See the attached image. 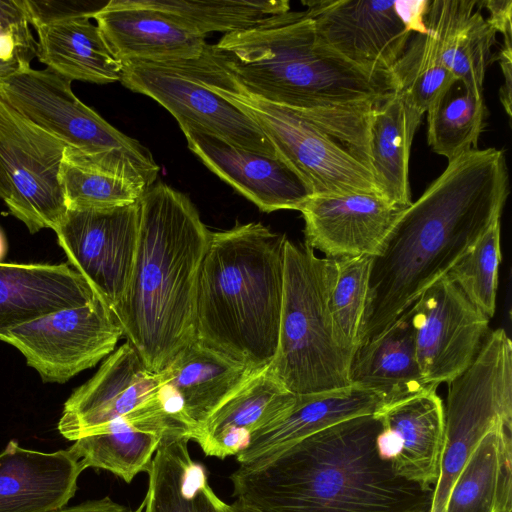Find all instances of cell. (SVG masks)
<instances>
[{
    "label": "cell",
    "instance_id": "obj_1",
    "mask_svg": "<svg viewBox=\"0 0 512 512\" xmlns=\"http://www.w3.org/2000/svg\"><path fill=\"white\" fill-rule=\"evenodd\" d=\"M508 188L502 150L477 149L448 162L373 257L359 345L391 326L501 219Z\"/></svg>",
    "mask_w": 512,
    "mask_h": 512
},
{
    "label": "cell",
    "instance_id": "obj_2",
    "mask_svg": "<svg viewBox=\"0 0 512 512\" xmlns=\"http://www.w3.org/2000/svg\"><path fill=\"white\" fill-rule=\"evenodd\" d=\"M212 46L246 91L310 120L371 172L370 114L393 90L392 80L366 73L329 48L306 11L275 15Z\"/></svg>",
    "mask_w": 512,
    "mask_h": 512
},
{
    "label": "cell",
    "instance_id": "obj_3",
    "mask_svg": "<svg viewBox=\"0 0 512 512\" xmlns=\"http://www.w3.org/2000/svg\"><path fill=\"white\" fill-rule=\"evenodd\" d=\"M374 414L350 418L229 476L233 495L260 512H428L433 490L380 458Z\"/></svg>",
    "mask_w": 512,
    "mask_h": 512
},
{
    "label": "cell",
    "instance_id": "obj_4",
    "mask_svg": "<svg viewBox=\"0 0 512 512\" xmlns=\"http://www.w3.org/2000/svg\"><path fill=\"white\" fill-rule=\"evenodd\" d=\"M133 270L114 316L153 373L165 369L194 336L199 269L211 232L191 200L162 182L138 199Z\"/></svg>",
    "mask_w": 512,
    "mask_h": 512
},
{
    "label": "cell",
    "instance_id": "obj_5",
    "mask_svg": "<svg viewBox=\"0 0 512 512\" xmlns=\"http://www.w3.org/2000/svg\"><path fill=\"white\" fill-rule=\"evenodd\" d=\"M286 239L259 222L211 232L198 273L195 339L254 371L277 351Z\"/></svg>",
    "mask_w": 512,
    "mask_h": 512
},
{
    "label": "cell",
    "instance_id": "obj_6",
    "mask_svg": "<svg viewBox=\"0 0 512 512\" xmlns=\"http://www.w3.org/2000/svg\"><path fill=\"white\" fill-rule=\"evenodd\" d=\"M335 275L334 259L286 239L278 346L268 368L295 395L351 386L354 352L342 341L329 305Z\"/></svg>",
    "mask_w": 512,
    "mask_h": 512
},
{
    "label": "cell",
    "instance_id": "obj_7",
    "mask_svg": "<svg viewBox=\"0 0 512 512\" xmlns=\"http://www.w3.org/2000/svg\"><path fill=\"white\" fill-rule=\"evenodd\" d=\"M71 82L20 60L12 73L0 78V98L61 140L78 162L124 178L144 192L159 173L152 154L84 104L73 93Z\"/></svg>",
    "mask_w": 512,
    "mask_h": 512
},
{
    "label": "cell",
    "instance_id": "obj_8",
    "mask_svg": "<svg viewBox=\"0 0 512 512\" xmlns=\"http://www.w3.org/2000/svg\"><path fill=\"white\" fill-rule=\"evenodd\" d=\"M186 63L208 88L258 125L278 157L302 179L312 196H383L370 170L338 141L295 111L246 91L222 65L212 45L207 44L199 58Z\"/></svg>",
    "mask_w": 512,
    "mask_h": 512
},
{
    "label": "cell",
    "instance_id": "obj_9",
    "mask_svg": "<svg viewBox=\"0 0 512 512\" xmlns=\"http://www.w3.org/2000/svg\"><path fill=\"white\" fill-rule=\"evenodd\" d=\"M439 478L428 512H443L467 459L494 427H512V343L504 329L486 336L471 365L448 383Z\"/></svg>",
    "mask_w": 512,
    "mask_h": 512
},
{
    "label": "cell",
    "instance_id": "obj_10",
    "mask_svg": "<svg viewBox=\"0 0 512 512\" xmlns=\"http://www.w3.org/2000/svg\"><path fill=\"white\" fill-rule=\"evenodd\" d=\"M322 42L366 73L391 79L410 38L426 32L429 0H309Z\"/></svg>",
    "mask_w": 512,
    "mask_h": 512
},
{
    "label": "cell",
    "instance_id": "obj_11",
    "mask_svg": "<svg viewBox=\"0 0 512 512\" xmlns=\"http://www.w3.org/2000/svg\"><path fill=\"white\" fill-rule=\"evenodd\" d=\"M120 82L163 106L180 128L190 127L244 150L278 157L258 125L244 112L208 88L185 60L123 62Z\"/></svg>",
    "mask_w": 512,
    "mask_h": 512
},
{
    "label": "cell",
    "instance_id": "obj_12",
    "mask_svg": "<svg viewBox=\"0 0 512 512\" xmlns=\"http://www.w3.org/2000/svg\"><path fill=\"white\" fill-rule=\"evenodd\" d=\"M122 336L112 312L95 297L13 328L0 341L18 349L44 383L63 384L109 356Z\"/></svg>",
    "mask_w": 512,
    "mask_h": 512
},
{
    "label": "cell",
    "instance_id": "obj_13",
    "mask_svg": "<svg viewBox=\"0 0 512 512\" xmlns=\"http://www.w3.org/2000/svg\"><path fill=\"white\" fill-rule=\"evenodd\" d=\"M67 146L0 98V169L10 185V214L34 234L54 230L67 208L58 180Z\"/></svg>",
    "mask_w": 512,
    "mask_h": 512
},
{
    "label": "cell",
    "instance_id": "obj_14",
    "mask_svg": "<svg viewBox=\"0 0 512 512\" xmlns=\"http://www.w3.org/2000/svg\"><path fill=\"white\" fill-rule=\"evenodd\" d=\"M53 231L67 263L114 315L134 266L138 201L108 209L67 210Z\"/></svg>",
    "mask_w": 512,
    "mask_h": 512
},
{
    "label": "cell",
    "instance_id": "obj_15",
    "mask_svg": "<svg viewBox=\"0 0 512 512\" xmlns=\"http://www.w3.org/2000/svg\"><path fill=\"white\" fill-rule=\"evenodd\" d=\"M408 312L417 362L431 387L461 375L488 335L490 319L446 275L426 289Z\"/></svg>",
    "mask_w": 512,
    "mask_h": 512
},
{
    "label": "cell",
    "instance_id": "obj_16",
    "mask_svg": "<svg viewBox=\"0 0 512 512\" xmlns=\"http://www.w3.org/2000/svg\"><path fill=\"white\" fill-rule=\"evenodd\" d=\"M161 385L160 372L148 370L126 341L65 401L57 429L67 440L76 441L154 402Z\"/></svg>",
    "mask_w": 512,
    "mask_h": 512
},
{
    "label": "cell",
    "instance_id": "obj_17",
    "mask_svg": "<svg viewBox=\"0 0 512 512\" xmlns=\"http://www.w3.org/2000/svg\"><path fill=\"white\" fill-rule=\"evenodd\" d=\"M405 208L383 196H312L302 206L305 244L326 258L376 256Z\"/></svg>",
    "mask_w": 512,
    "mask_h": 512
},
{
    "label": "cell",
    "instance_id": "obj_18",
    "mask_svg": "<svg viewBox=\"0 0 512 512\" xmlns=\"http://www.w3.org/2000/svg\"><path fill=\"white\" fill-rule=\"evenodd\" d=\"M374 415L381 423L376 438L380 458L398 476L433 490L439 478L445 424L436 390L385 404Z\"/></svg>",
    "mask_w": 512,
    "mask_h": 512
},
{
    "label": "cell",
    "instance_id": "obj_19",
    "mask_svg": "<svg viewBox=\"0 0 512 512\" xmlns=\"http://www.w3.org/2000/svg\"><path fill=\"white\" fill-rule=\"evenodd\" d=\"M202 163L260 210H298L312 197L302 179L279 157L248 151L190 127H181Z\"/></svg>",
    "mask_w": 512,
    "mask_h": 512
},
{
    "label": "cell",
    "instance_id": "obj_20",
    "mask_svg": "<svg viewBox=\"0 0 512 512\" xmlns=\"http://www.w3.org/2000/svg\"><path fill=\"white\" fill-rule=\"evenodd\" d=\"M85 469L68 448L42 452L10 440L0 453V512H53L68 505Z\"/></svg>",
    "mask_w": 512,
    "mask_h": 512
},
{
    "label": "cell",
    "instance_id": "obj_21",
    "mask_svg": "<svg viewBox=\"0 0 512 512\" xmlns=\"http://www.w3.org/2000/svg\"><path fill=\"white\" fill-rule=\"evenodd\" d=\"M113 55L122 63L192 60L207 45L205 37L179 27L135 0H111L93 13Z\"/></svg>",
    "mask_w": 512,
    "mask_h": 512
},
{
    "label": "cell",
    "instance_id": "obj_22",
    "mask_svg": "<svg viewBox=\"0 0 512 512\" xmlns=\"http://www.w3.org/2000/svg\"><path fill=\"white\" fill-rule=\"evenodd\" d=\"M98 297L68 263L0 262V335Z\"/></svg>",
    "mask_w": 512,
    "mask_h": 512
},
{
    "label": "cell",
    "instance_id": "obj_23",
    "mask_svg": "<svg viewBox=\"0 0 512 512\" xmlns=\"http://www.w3.org/2000/svg\"><path fill=\"white\" fill-rule=\"evenodd\" d=\"M385 404L382 396L359 386L308 395H297L291 410L256 432L236 455L240 465L262 462L299 441L341 421L376 413Z\"/></svg>",
    "mask_w": 512,
    "mask_h": 512
},
{
    "label": "cell",
    "instance_id": "obj_24",
    "mask_svg": "<svg viewBox=\"0 0 512 512\" xmlns=\"http://www.w3.org/2000/svg\"><path fill=\"white\" fill-rule=\"evenodd\" d=\"M296 400L297 395L288 391L267 366L209 418L195 441L207 456H236L256 432L288 413Z\"/></svg>",
    "mask_w": 512,
    "mask_h": 512
},
{
    "label": "cell",
    "instance_id": "obj_25",
    "mask_svg": "<svg viewBox=\"0 0 512 512\" xmlns=\"http://www.w3.org/2000/svg\"><path fill=\"white\" fill-rule=\"evenodd\" d=\"M258 372L194 339L160 374L181 400L195 441L209 418Z\"/></svg>",
    "mask_w": 512,
    "mask_h": 512
},
{
    "label": "cell",
    "instance_id": "obj_26",
    "mask_svg": "<svg viewBox=\"0 0 512 512\" xmlns=\"http://www.w3.org/2000/svg\"><path fill=\"white\" fill-rule=\"evenodd\" d=\"M78 14L33 24L37 59L70 80L96 84L120 81L123 64L111 52L101 31Z\"/></svg>",
    "mask_w": 512,
    "mask_h": 512
},
{
    "label": "cell",
    "instance_id": "obj_27",
    "mask_svg": "<svg viewBox=\"0 0 512 512\" xmlns=\"http://www.w3.org/2000/svg\"><path fill=\"white\" fill-rule=\"evenodd\" d=\"M482 9L479 0H429L425 16L444 66L453 77L480 93L497 33Z\"/></svg>",
    "mask_w": 512,
    "mask_h": 512
},
{
    "label": "cell",
    "instance_id": "obj_28",
    "mask_svg": "<svg viewBox=\"0 0 512 512\" xmlns=\"http://www.w3.org/2000/svg\"><path fill=\"white\" fill-rule=\"evenodd\" d=\"M349 378L351 385L380 394L385 404L436 390L421 374L408 310L383 333L357 347Z\"/></svg>",
    "mask_w": 512,
    "mask_h": 512
},
{
    "label": "cell",
    "instance_id": "obj_29",
    "mask_svg": "<svg viewBox=\"0 0 512 512\" xmlns=\"http://www.w3.org/2000/svg\"><path fill=\"white\" fill-rule=\"evenodd\" d=\"M190 436L167 431L149 470L144 512H228L208 482L206 467L191 458Z\"/></svg>",
    "mask_w": 512,
    "mask_h": 512
},
{
    "label": "cell",
    "instance_id": "obj_30",
    "mask_svg": "<svg viewBox=\"0 0 512 512\" xmlns=\"http://www.w3.org/2000/svg\"><path fill=\"white\" fill-rule=\"evenodd\" d=\"M421 118L395 90L380 97L370 114L371 173L383 197L403 208L412 203L409 159Z\"/></svg>",
    "mask_w": 512,
    "mask_h": 512
},
{
    "label": "cell",
    "instance_id": "obj_31",
    "mask_svg": "<svg viewBox=\"0 0 512 512\" xmlns=\"http://www.w3.org/2000/svg\"><path fill=\"white\" fill-rule=\"evenodd\" d=\"M511 428L500 424L482 438L454 481L443 512H511Z\"/></svg>",
    "mask_w": 512,
    "mask_h": 512
},
{
    "label": "cell",
    "instance_id": "obj_32",
    "mask_svg": "<svg viewBox=\"0 0 512 512\" xmlns=\"http://www.w3.org/2000/svg\"><path fill=\"white\" fill-rule=\"evenodd\" d=\"M171 427L162 421L115 419L69 447L84 469H103L130 483L148 473L163 435ZM185 432V431H184Z\"/></svg>",
    "mask_w": 512,
    "mask_h": 512
},
{
    "label": "cell",
    "instance_id": "obj_33",
    "mask_svg": "<svg viewBox=\"0 0 512 512\" xmlns=\"http://www.w3.org/2000/svg\"><path fill=\"white\" fill-rule=\"evenodd\" d=\"M427 113V141L432 151L448 162L478 149L486 124L483 93L453 77L431 102Z\"/></svg>",
    "mask_w": 512,
    "mask_h": 512
},
{
    "label": "cell",
    "instance_id": "obj_34",
    "mask_svg": "<svg viewBox=\"0 0 512 512\" xmlns=\"http://www.w3.org/2000/svg\"><path fill=\"white\" fill-rule=\"evenodd\" d=\"M179 27L205 37L248 30L291 10L287 0H135Z\"/></svg>",
    "mask_w": 512,
    "mask_h": 512
},
{
    "label": "cell",
    "instance_id": "obj_35",
    "mask_svg": "<svg viewBox=\"0 0 512 512\" xmlns=\"http://www.w3.org/2000/svg\"><path fill=\"white\" fill-rule=\"evenodd\" d=\"M427 29V28H426ZM393 90L423 116L453 78L444 66L437 39L429 29L414 34L391 70Z\"/></svg>",
    "mask_w": 512,
    "mask_h": 512
},
{
    "label": "cell",
    "instance_id": "obj_36",
    "mask_svg": "<svg viewBox=\"0 0 512 512\" xmlns=\"http://www.w3.org/2000/svg\"><path fill=\"white\" fill-rule=\"evenodd\" d=\"M67 210H99L132 204L143 191L128 180L86 166L65 149L58 174Z\"/></svg>",
    "mask_w": 512,
    "mask_h": 512
},
{
    "label": "cell",
    "instance_id": "obj_37",
    "mask_svg": "<svg viewBox=\"0 0 512 512\" xmlns=\"http://www.w3.org/2000/svg\"><path fill=\"white\" fill-rule=\"evenodd\" d=\"M500 219L495 220L446 276L489 319L496 309L501 262Z\"/></svg>",
    "mask_w": 512,
    "mask_h": 512
},
{
    "label": "cell",
    "instance_id": "obj_38",
    "mask_svg": "<svg viewBox=\"0 0 512 512\" xmlns=\"http://www.w3.org/2000/svg\"><path fill=\"white\" fill-rule=\"evenodd\" d=\"M334 260L336 275L330 294V311L342 341L355 353L360 343L373 257L361 255Z\"/></svg>",
    "mask_w": 512,
    "mask_h": 512
},
{
    "label": "cell",
    "instance_id": "obj_39",
    "mask_svg": "<svg viewBox=\"0 0 512 512\" xmlns=\"http://www.w3.org/2000/svg\"><path fill=\"white\" fill-rule=\"evenodd\" d=\"M0 24L16 35L31 56L35 55L36 40L30 31V23L22 0H0Z\"/></svg>",
    "mask_w": 512,
    "mask_h": 512
},
{
    "label": "cell",
    "instance_id": "obj_40",
    "mask_svg": "<svg viewBox=\"0 0 512 512\" xmlns=\"http://www.w3.org/2000/svg\"><path fill=\"white\" fill-rule=\"evenodd\" d=\"M482 8L489 12L487 22L492 28L503 35L512 36V1L511 0H483Z\"/></svg>",
    "mask_w": 512,
    "mask_h": 512
},
{
    "label": "cell",
    "instance_id": "obj_41",
    "mask_svg": "<svg viewBox=\"0 0 512 512\" xmlns=\"http://www.w3.org/2000/svg\"><path fill=\"white\" fill-rule=\"evenodd\" d=\"M497 59L504 77V84L500 89V100L506 113L511 117L512 36L503 37V46Z\"/></svg>",
    "mask_w": 512,
    "mask_h": 512
},
{
    "label": "cell",
    "instance_id": "obj_42",
    "mask_svg": "<svg viewBox=\"0 0 512 512\" xmlns=\"http://www.w3.org/2000/svg\"><path fill=\"white\" fill-rule=\"evenodd\" d=\"M33 58L22 46L14 33L0 24V60L6 63L29 61Z\"/></svg>",
    "mask_w": 512,
    "mask_h": 512
},
{
    "label": "cell",
    "instance_id": "obj_43",
    "mask_svg": "<svg viewBox=\"0 0 512 512\" xmlns=\"http://www.w3.org/2000/svg\"><path fill=\"white\" fill-rule=\"evenodd\" d=\"M53 512H130V510L106 496L101 499L87 500L73 506L67 505Z\"/></svg>",
    "mask_w": 512,
    "mask_h": 512
},
{
    "label": "cell",
    "instance_id": "obj_44",
    "mask_svg": "<svg viewBox=\"0 0 512 512\" xmlns=\"http://www.w3.org/2000/svg\"><path fill=\"white\" fill-rule=\"evenodd\" d=\"M10 193L11 190L8 180L3 171L0 169V199L6 201L9 198Z\"/></svg>",
    "mask_w": 512,
    "mask_h": 512
},
{
    "label": "cell",
    "instance_id": "obj_45",
    "mask_svg": "<svg viewBox=\"0 0 512 512\" xmlns=\"http://www.w3.org/2000/svg\"><path fill=\"white\" fill-rule=\"evenodd\" d=\"M228 512H260L250 508L239 501L235 500L232 504H228Z\"/></svg>",
    "mask_w": 512,
    "mask_h": 512
},
{
    "label": "cell",
    "instance_id": "obj_46",
    "mask_svg": "<svg viewBox=\"0 0 512 512\" xmlns=\"http://www.w3.org/2000/svg\"><path fill=\"white\" fill-rule=\"evenodd\" d=\"M18 66V63H6L0 60V78L12 73Z\"/></svg>",
    "mask_w": 512,
    "mask_h": 512
},
{
    "label": "cell",
    "instance_id": "obj_47",
    "mask_svg": "<svg viewBox=\"0 0 512 512\" xmlns=\"http://www.w3.org/2000/svg\"><path fill=\"white\" fill-rule=\"evenodd\" d=\"M7 252V242L3 232L0 229V262L4 258Z\"/></svg>",
    "mask_w": 512,
    "mask_h": 512
},
{
    "label": "cell",
    "instance_id": "obj_48",
    "mask_svg": "<svg viewBox=\"0 0 512 512\" xmlns=\"http://www.w3.org/2000/svg\"><path fill=\"white\" fill-rule=\"evenodd\" d=\"M144 509H145V500L143 499V501L138 506V508L135 509L134 511H130V512H144Z\"/></svg>",
    "mask_w": 512,
    "mask_h": 512
}]
</instances>
